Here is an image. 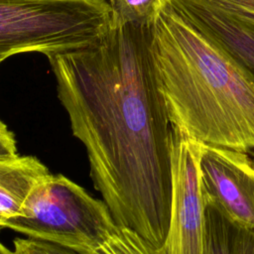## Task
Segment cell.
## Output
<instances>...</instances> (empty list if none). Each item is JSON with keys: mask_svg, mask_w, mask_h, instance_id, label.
<instances>
[{"mask_svg": "<svg viewBox=\"0 0 254 254\" xmlns=\"http://www.w3.org/2000/svg\"><path fill=\"white\" fill-rule=\"evenodd\" d=\"M90 178L116 224L157 251L172 197L171 122L149 53V26L111 24L96 41L48 57Z\"/></svg>", "mask_w": 254, "mask_h": 254, "instance_id": "cell-1", "label": "cell"}, {"mask_svg": "<svg viewBox=\"0 0 254 254\" xmlns=\"http://www.w3.org/2000/svg\"><path fill=\"white\" fill-rule=\"evenodd\" d=\"M149 53L174 128L205 145L254 152V75L172 0L149 25Z\"/></svg>", "mask_w": 254, "mask_h": 254, "instance_id": "cell-2", "label": "cell"}, {"mask_svg": "<svg viewBox=\"0 0 254 254\" xmlns=\"http://www.w3.org/2000/svg\"><path fill=\"white\" fill-rule=\"evenodd\" d=\"M111 24L106 0H0V63L19 53L48 58L80 49Z\"/></svg>", "mask_w": 254, "mask_h": 254, "instance_id": "cell-3", "label": "cell"}, {"mask_svg": "<svg viewBox=\"0 0 254 254\" xmlns=\"http://www.w3.org/2000/svg\"><path fill=\"white\" fill-rule=\"evenodd\" d=\"M1 227L90 254L118 225L103 200L66 177L50 173L31 190L20 213L5 220Z\"/></svg>", "mask_w": 254, "mask_h": 254, "instance_id": "cell-4", "label": "cell"}, {"mask_svg": "<svg viewBox=\"0 0 254 254\" xmlns=\"http://www.w3.org/2000/svg\"><path fill=\"white\" fill-rule=\"evenodd\" d=\"M201 147L202 143L172 126L170 221L164 243L155 254H205V202L199 173Z\"/></svg>", "mask_w": 254, "mask_h": 254, "instance_id": "cell-5", "label": "cell"}, {"mask_svg": "<svg viewBox=\"0 0 254 254\" xmlns=\"http://www.w3.org/2000/svg\"><path fill=\"white\" fill-rule=\"evenodd\" d=\"M199 173L204 201L254 229V159L247 152L202 144Z\"/></svg>", "mask_w": 254, "mask_h": 254, "instance_id": "cell-6", "label": "cell"}, {"mask_svg": "<svg viewBox=\"0 0 254 254\" xmlns=\"http://www.w3.org/2000/svg\"><path fill=\"white\" fill-rule=\"evenodd\" d=\"M187 16L221 43L248 69L254 70V29L233 21L195 0H172Z\"/></svg>", "mask_w": 254, "mask_h": 254, "instance_id": "cell-7", "label": "cell"}, {"mask_svg": "<svg viewBox=\"0 0 254 254\" xmlns=\"http://www.w3.org/2000/svg\"><path fill=\"white\" fill-rule=\"evenodd\" d=\"M49 174L48 168L33 156L0 160V227L20 213L31 190Z\"/></svg>", "mask_w": 254, "mask_h": 254, "instance_id": "cell-8", "label": "cell"}, {"mask_svg": "<svg viewBox=\"0 0 254 254\" xmlns=\"http://www.w3.org/2000/svg\"><path fill=\"white\" fill-rule=\"evenodd\" d=\"M205 202V254H254V229L238 225Z\"/></svg>", "mask_w": 254, "mask_h": 254, "instance_id": "cell-9", "label": "cell"}, {"mask_svg": "<svg viewBox=\"0 0 254 254\" xmlns=\"http://www.w3.org/2000/svg\"><path fill=\"white\" fill-rule=\"evenodd\" d=\"M113 24L149 26L166 0H108Z\"/></svg>", "mask_w": 254, "mask_h": 254, "instance_id": "cell-10", "label": "cell"}, {"mask_svg": "<svg viewBox=\"0 0 254 254\" xmlns=\"http://www.w3.org/2000/svg\"><path fill=\"white\" fill-rule=\"evenodd\" d=\"M90 254H155V252L134 229L118 226L116 231Z\"/></svg>", "mask_w": 254, "mask_h": 254, "instance_id": "cell-11", "label": "cell"}, {"mask_svg": "<svg viewBox=\"0 0 254 254\" xmlns=\"http://www.w3.org/2000/svg\"><path fill=\"white\" fill-rule=\"evenodd\" d=\"M236 22L254 27V0H195Z\"/></svg>", "mask_w": 254, "mask_h": 254, "instance_id": "cell-12", "label": "cell"}, {"mask_svg": "<svg viewBox=\"0 0 254 254\" xmlns=\"http://www.w3.org/2000/svg\"><path fill=\"white\" fill-rule=\"evenodd\" d=\"M16 254H80L74 250L33 238H15Z\"/></svg>", "mask_w": 254, "mask_h": 254, "instance_id": "cell-13", "label": "cell"}, {"mask_svg": "<svg viewBox=\"0 0 254 254\" xmlns=\"http://www.w3.org/2000/svg\"><path fill=\"white\" fill-rule=\"evenodd\" d=\"M18 156L15 136L0 120V160L14 159Z\"/></svg>", "mask_w": 254, "mask_h": 254, "instance_id": "cell-14", "label": "cell"}, {"mask_svg": "<svg viewBox=\"0 0 254 254\" xmlns=\"http://www.w3.org/2000/svg\"><path fill=\"white\" fill-rule=\"evenodd\" d=\"M0 254H16L15 251H11L9 250L5 245H3L1 242H0Z\"/></svg>", "mask_w": 254, "mask_h": 254, "instance_id": "cell-15", "label": "cell"}, {"mask_svg": "<svg viewBox=\"0 0 254 254\" xmlns=\"http://www.w3.org/2000/svg\"><path fill=\"white\" fill-rule=\"evenodd\" d=\"M252 155H253V159H254V152H252Z\"/></svg>", "mask_w": 254, "mask_h": 254, "instance_id": "cell-16", "label": "cell"}]
</instances>
